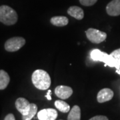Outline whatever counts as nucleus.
Here are the masks:
<instances>
[{
	"label": "nucleus",
	"mask_w": 120,
	"mask_h": 120,
	"mask_svg": "<svg viewBox=\"0 0 120 120\" xmlns=\"http://www.w3.org/2000/svg\"><path fill=\"white\" fill-rule=\"evenodd\" d=\"M31 81L38 90H46L51 86V78L47 71L43 69H37L32 74Z\"/></svg>",
	"instance_id": "obj_1"
},
{
	"label": "nucleus",
	"mask_w": 120,
	"mask_h": 120,
	"mask_svg": "<svg viewBox=\"0 0 120 120\" xmlns=\"http://www.w3.org/2000/svg\"><path fill=\"white\" fill-rule=\"evenodd\" d=\"M17 12L8 5L0 6V22L6 26H12L17 23Z\"/></svg>",
	"instance_id": "obj_2"
},
{
	"label": "nucleus",
	"mask_w": 120,
	"mask_h": 120,
	"mask_svg": "<svg viewBox=\"0 0 120 120\" xmlns=\"http://www.w3.org/2000/svg\"><path fill=\"white\" fill-rule=\"evenodd\" d=\"M91 57L94 61H103L105 64V66L107 65L110 67H116L117 69H120V66L116 63L115 60L112 58L110 55H108L105 52H101L98 49H95L91 52Z\"/></svg>",
	"instance_id": "obj_3"
},
{
	"label": "nucleus",
	"mask_w": 120,
	"mask_h": 120,
	"mask_svg": "<svg viewBox=\"0 0 120 120\" xmlns=\"http://www.w3.org/2000/svg\"><path fill=\"white\" fill-rule=\"evenodd\" d=\"M26 44L25 39L22 37H14L9 39L5 43V49L7 52H14L19 50Z\"/></svg>",
	"instance_id": "obj_4"
},
{
	"label": "nucleus",
	"mask_w": 120,
	"mask_h": 120,
	"mask_svg": "<svg viewBox=\"0 0 120 120\" xmlns=\"http://www.w3.org/2000/svg\"><path fill=\"white\" fill-rule=\"evenodd\" d=\"M86 36L91 43H101L107 38V34L94 28H90L86 31Z\"/></svg>",
	"instance_id": "obj_5"
},
{
	"label": "nucleus",
	"mask_w": 120,
	"mask_h": 120,
	"mask_svg": "<svg viewBox=\"0 0 120 120\" xmlns=\"http://www.w3.org/2000/svg\"><path fill=\"white\" fill-rule=\"evenodd\" d=\"M57 116V112L52 108L43 109L38 113V118L39 120H56Z\"/></svg>",
	"instance_id": "obj_6"
},
{
	"label": "nucleus",
	"mask_w": 120,
	"mask_h": 120,
	"mask_svg": "<svg viewBox=\"0 0 120 120\" xmlns=\"http://www.w3.org/2000/svg\"><path fill=\"white\" fill-rule=\"evenodd\" d=\"M15 107L22 116L27 115L30 110L31 103L23 98H19L15 101Z\"/></svg>",
	"instance_id": "obj_7"
},
{
	"label": "nucleus",
	"mask_w": 120,
	"mask_h": 120,
	"mask_svg": "<svg viewBox=\"0 0 120 120\" xmlns=\"http://www.w3.org/2000/svg\"><path fill=\"white\" fill-rule=\"evenodd\" d=\"M56 95L62 99H66L70 98V96L73 94V90L71 87L66 86H57L55 89Z\"/></svg>",
	"instance_id": "obj_8"
},
{
	"label": "nucleus",
	"mask_w": 120,
	"mask_h": 120,
	"mask_svg": "<svg viewBox=\"0 0 120 120\" xmlns=\"http://www.w3.org/2000/svg\"><path fill=\"white\" fill-rule=\"evenodd\" d=\"M106 11L109 15L118 16L120 15V0H112L106 6Z\"/></svg>",
	"instance_id": "obj_9"
},
{
	"label": "nucleus",
	"mask_w": 120,
	"mask_h": 120,
	"mask_svg": "<svg viewBox=\"0 0 120 120\" xmlns=\"http://www.w3.org/2000/svg\"><path fill=\"white\" fill-rule=\"evenodd\" d=\"M113 91L109 88H104L99 91L97 99L99 103H104L111 100L113 97Z\"/></svg>",
	"instance_id": "obj_10"
},
{
	"label": "nucleus",
	"mask_w": 120,
	"mask_h": 120,
	"mask_svg": "<svg viewBox=\"0 0 120 120\" xmlns=\"http://www.w3.org/2000/svg\"><path fill=\"white\" fill-rule=\"evenodd\" d=\"M68 13L70 16L75 18L76 19L81 20L84 17L83 10L78 6H71L68 9Z\"/></svg>",
	"instance_id": "obj_11"
},
{
	"label": "nucleus",
	"mask_w": 120,
	"mask_h": 120,
	"mask_svg": "<svg viewBox=\"0 0 120 120\" xmlns=\"http://www.w3.org/2000/svg\"><path fill=\"white\" fill-rule=\"evenodd\" d=\"M50 22L52 25L57 27H64L68 24L69 19L65 16H55L51 18Z\"/></svg>",
	"instance_id": "obj_12"
},
{
	"label": "nucleus",
	"mask_w": 120,
	"mask_h": 120,
	"mask_svg": "<svg viewBox=\"0 0 120 120\" xmlns=\"http://www.w3.org/2000/svg\"><path fill=\"white\" fill-rule=\"evenodd\" d=\"M10 82V77L8 73L4 70H0V90H5Z\"/></svg>",
	"instance_id": "obj_13"
},
{
	"label": "nucleus",
	"mask_w": 120,
	"mask_h": 120,
	"mask_svg": "<svg viewBox=\"0 0 120 120\" xmlns=\"http://www.w3.org/2000/svg\"><path fill=\"white\" fill-rule=\"evenodd\" d=\"M81 120V109L78 105H74L70 110L68 116V120Z\"/></svg>",
	"instance_id": "obj_14"
},
{
	"label": "nucleus",
	"mask_w": 120,
	"mask_h": 120,
	"mask_svg": "<svg viewBox=\"0 0 120 120\" xmlns=\"http://www.w3.org/2000/svg\"><path fill=\"white\" fill-rule=\"evenodd\" d=\"M55 106L62 113H68L70 111L69 105L62 100H56L55 101Z\"/></svg>",
	"instance_id": "obj_15"
},
{
	"label": "nucleus",
	"mask_w": 120,
	"mask_h": 120,
	"mask_svg": "<svg viewBox=\"0 0 120 120\" xmlns=\"http://www.w3.org/2000/svg\"><path fill=\"white\" fill-rule=\"evenodd\" d=\"M38 112V106L35 103H31V107L29 113L26 116H22V120H31Z\"/></svg>",
	"instance_id": "obj_16"
},
{
	"label": "nucleus",
	"mask_w": 120,
	"mask_h": 120,
	"mask_svg": "<svg viewBox=\"0 0 120 120\" xmlns=\"http://www.w3.org/2000/svg\"><path fill=\"white\" fill-rule=\"evenodd\" d=\"M110 56L113 60L116 61V63L120 66V48L116 49L115 51L111 53Z\"/></svg>",
	"instance_id": "obj_17"
},
{
	"label": "nucleus",
	"mask_w": 120,
	"mask_h": 120,
	"mask_svg": "<svg viewBox=\"0 0 120 120\" xmlns=\"http://www.w3.org/2000/svg\"><path fill=\"white\" fill-rule=\"evenodd\" d=\"M98 0H79L80 4L84 6H91L94 5Z\"/></svg>",
	"instance_id": "obj_18"
},
{
	"label": "nucleus",
	"mask_w": 120,
	"mask_h": 120,
	"mask_svg": "<svg viewBox=\"0 0 120 120\" xmlns=\"http://www.w3.org/2000/svg\"><path fill=\"white\" fill-rule=\"evenodd\" d=\"M89 120H109L106 116H96L93 117Z\"/></svg>",
	"instance_id": "obj_19"
},
{
	"label": "nucleus",
	"mask_w": 120,
	"mask_h": 120,
	"mask_svg": "<svg viewBox=\"0 0 120 120\" xmlns=\"http://www.w3.org/2000/svg\"><path fill=\"white\" fill-rule=\"evenodd\" d=\"M4 120H15V116H13V114L9 113L8 115L5 116Z\"/></svg>",
	"instance_id": "obj_20"
},
{
	"label": "nucleus",
	"mask_w": 120,
	"mask_h": 120,
	"mask_svg": "<svg viewBox=\"0 0 120 120\" xmlns=\"http://www.w3.org/2000/svg\"><path fill=\"white\" fill-rule=\"evenodd\" d=\"M51 94H52V91L50 90H48L47 91V95H45V97L47 98V99L48 100H52V97H51Z\"/></svg>",
	"instance_id": "obj_21"
},
{
	"label": "nucleus",
	"mask_w": 120,
	"mask_h": 120,
	"mask_svg": "<svg viewBox=\"0 0 120 120\" xmlns=\"http://www.w3.org/2000/svg\"></svg>",
	"instance_id": "obj_22"
}]
</instances>
